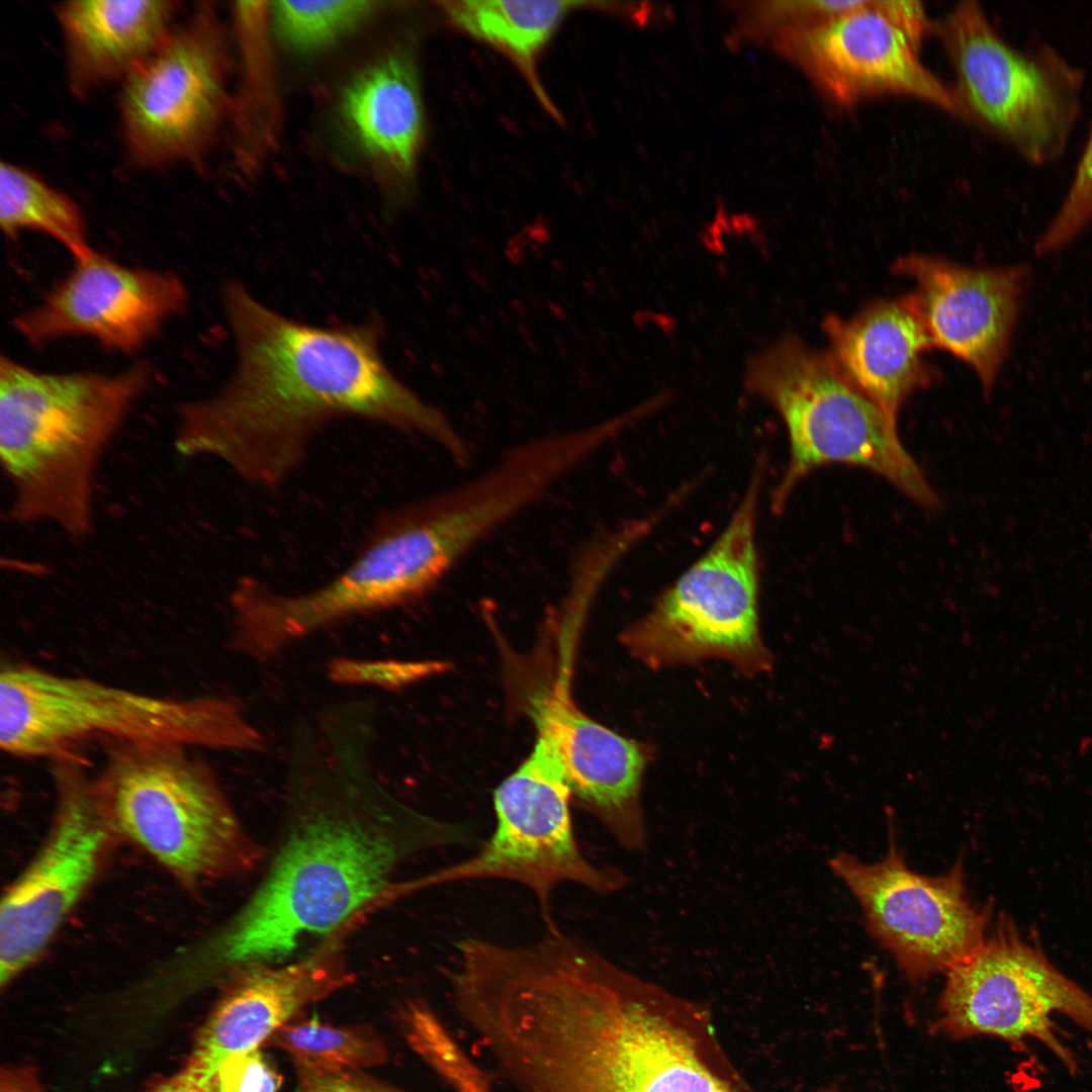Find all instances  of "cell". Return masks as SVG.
<instances>
[{
	"label": "cell",
	"instance_id": "obj_31",
	"mask_svg": "<svg viewBox=\"0 0 1092 1092\" xmlns=\"http://www.w3.org/2000/svg\"><path fill=\"white\" fill-rule=\"evenodd\" d=\"M885 13L910 37L919 49L930 29V21L918 1L880 0Z\"/></svg>",
	"mask_w": 1092,
	"mask_h": 1092
},
{
	"label": "cell",
	"instance_id": "obj_21",
	"mask_svg": "<svg viewBox=\"0 0 1092 1092\" xmlns=\"http://www.w3.org/2000/svg\"><path fill=\"white\" fill-rule=\"evenodd\" d=\"M177 2L73 0L59 5L67 80L76 97L123 81L175 27Z\"/></svg>",
	"mask_w": 1092,
	"mask_h": 1092
},
{
	"label": "cell",
	"instance_id": "obj_8",
	"mask_svg": "<svg viewBox=\"0 0 1092 1092\" xmlns=\"http://www.w3.org/2000/svg\"><path fill=\"white\" fill-rule=\"evenodd\" d=\"M765 473L757 460L722 532L623 631L629 653L652 669L721 659L746 676L771 669L759 625L758 506Z\"/></svg>",
	"mask_w": 1092,
	"mask_h": 1092
},
{
	"label": "cell",
	"instance_id": "obj_15",
	"mask_svg": "<svg viewBox=\"0 0 1092 1092\" xmlns=\"http://www.w3.org/2000/svg\"><path fill=\"white\" fill-rule=\"evenodd\" d=\"M188 302L183 280L167 270L119 264L91 250L73 258L67 275L33 307L14 318L15 331L41 346L87 337L106 349L134 353Z\"/></svg>",
	"mask_w": 1092,
	"mask_h": 1092
},
{
	"label": "cell",
	"instance_id": "obj_5",
	"mask_svg": "<svg viewBox=\"0 0 1092 1092\" xmlns=\"http://www.w3.org/2000/svg\"><path fill=\"white\" fill-rule=\"evenodd\" d=\"M93 742L259 750L263 736L234 701L172 697L9 662L0 673V745L23 759L83 758Z\"/></svg>",
	"mask_w": 1092,
	"mask_h": 1092
},
{
	"label": "cell",
	"instance_id": "obj_17",
	"mask_svg": "<svg viewBox=\"0 0 1092 1092\" xmlns=\"http://www.w3.org/2000/svg\"><path fill=\"white\" fill-rule=\"evenodd\" d=\"M892 268L914 282L910 296L933 347L972 367L989 394L1010 351L1028 265L969 267L910 254Z\"/></svg>",
	"mask_w": 1092,
	"mask_h": 1092
},
{
	"label": "cell",
	"instance_id": "obj_4",
	"mask_svg": "<svg viewBox=\"0 0 1092 1092\" xmlns=\"http://www.w3.org/2000/svg\"><path fill=\"white\" fill-rule=\"evenodd\" d=\"M148 364L117 373L44 372L0 360V459L7 514L81 540L95 529L101 464L151 383Z\"/></svg>",
	"mask_w": 1092,
	"mask_h": 1092
},
{
	"label": "cell",
	"instance_id": "obj_16",
	"mask_svg": "<svg viewBox=\"0 0 1092 1092\" xmlns=\"http://www.w3.org/2000/svg\"><path fill=\"white\" fill-rule=\"evenodd\" d=\"M787 48L837 104L906 95L963 113L948 89L919 60L918 48L885 13L880 0L827 19L793 26Z\"/></svg>",
	"mask_w": 1092,
	"mask_h": 1092
},
{
	"label": "cell",
	"instance_id": "obj_27",
	"mask_svg": "<svg viewBox=\"0 0 1092 1092\" xmlns=\"http://www.w3.org/2000/svg\"><path fill=\"white\" fill-rule=\"evenodd\" d=\"M1092 222V123L1074 174L1058 210L1038 237L1034 252L1054 253L1075 240Z\"/></svg>",
	"mask_w": 1092,
	"mask_h": 1092
},
{
	"label": "cell",
	"instance_id": "obj_13",
	"mask_svg": "<svg viewBox=\"0 0 1092 1092\" xmlns=\"http://www.w3.org/2000/svg\"><path fill=\"white\" fill-rule=\"evenodd\" d=\"M51 763L56 808L50 833L1 902L2 987L43 951L96 878L116 838L98 808L85 760Z\"/></svg>",
	"mask_w": 1092,
	"mask_h": 1092
},
{
	"label": "cell",
	"instance_id": "obj_14",
	"mask_svg": "<svg viewBox=\"0 0 1092 1092\" xmlns=\"http://www.w3.org/2000/svg\"><path fill=\"white\" fill-rule=\"evenodd\" d=\"M221 65L216 32L197 13L121 82V131L134 162L159 167L199 154L220 110Z\"/></svg>",
	"mask_w": 1092,
	"mask_h": 1092
},
{
	"label": "cell",
	"instance_id": "obj_26",
	"mask_svg": "<svg viewBox=\"0 0 1092 1092\" xmlns=\"http://www.w3.org/2000/svg\"><path fill=\"white\" fill-rule=\"evenodd\" d=\"M371 8L364 1H279L274 16L282 38L298 50L321 48L356 24Z\"/></svg>",
	"mask_w": 1092,
	"mask_h": 1092
},
{
	"label": "cell",
	"instance_id": "obj_11",
	"mask_svg": "<svg viewBox=\"0 0 1092 1092\" xmlns=\"http://www.w3.org/2000/svg\"><path fill=\"white\" fill-rule=\"evenodd\" d=\"M939 1027L954 1038L991 1035L1021 1046L1026 1038L1045 1044L1068 1068L1073 1054L1056 1036L1054 1014L1092 1033V996L1029 943L1009 919L969 956L945 972Z\"/></svg>",
	"mask_w": 1092,
	"mask_h": 1092
},
{
	"label": "cell",
	"instance_id": "obj_6",
	"mask_svg": "<svg viewBox=\"0 0 1092 1092\" xmlns=\"http://www.w3.org/2000/svg\"><path fill=\"white\" fill-rule=\"evenodd\" d=\"M171 744H111L91 777L100 812L185 885L233 877L260 856L210 765Z\"/></svg>",
	"mask_w": 1092,
	"mask_h": 1092
},
{
	"label": "cell",
	"instance_id": "obj_30",
	"mask_svg": "<svg viewBox=\"0 0 1092 1092\" xmlns=\"http://www.w3.org/2000/svg\"><path fill=\"white\" fill-rule=\"evenodd\" d=\"M297 1092H408L361 1070H318L295 1067Z\"/></svg>",
	"mask_w": 1092,
	"mask_h": 1092
},
{
	"label": "cell",
	"instance_id": "obj_10",
	"mask_svg": "<svg viewBox=\"0 0 1092 1092\" xmlns=\"http://www.w3.org/2000/svg\"><path fill=\"white\" fill-rule=\"evenodd\" d=\"M571 792L562 767L540 738L525 761L495 789L496 825L476 853L410 882L404 895L455 882L502 879L530 889L547 930L558 927L552 893L563 883L609 895L629 882L623 872L589 861L580 849L569 810Z\"/></svg>",
	"mask_w": 1092,
	"mask_h": 1092
},
{
	"label": "cell",
	"instance_id": "obj_12",
	"mask_svg": "<svg viewBox=\"0 0 1092 1092\" xmlns=\"http://www.w3.org/2000/svg\"><path fill=\"white\" fill-rule=\"evenodd\" d=\"M889 841L877 862L841 851L829 867L859 904L870 934L907 978L945 973L983 942L990 906L969 898L962 857L946 874L925 876L907 866L893 831Z\"/></svg>",
	"mask_w": 1092,
	"mask_h": 1092
},
{
	"label": "cell",
	"instance_id": "obj_23",
	"mask_svg": "<svg viewBox=\"0 0 1092 1092\" xmlns=\"http://www.w3.org/2000/svg\"><path fill=\"white\" fill-rule=\"evenodd\" d=\"M574 1H451L450 20L463 31L499 49L533 76L537 57Z\"/></svg>",
	"mask_w": 1092,
	"mask_h": 1092
},
{
	"label": "cell",
	"instance_id": "obj_19",
	"mask_svg": "<svg viewBox=\"0 0 1092 1092\" xmlns=\"http://www.w3.org/2000/svg\"><path fill=\"white\" fill-rule=\"evenodd\" d=\"M528 711L538 738L553 751L576 801L622 847L645 850L641 791L653 748L587 717L559 688L534 692Z\"/></svg>",
	"mask_w": 1092,
	"mask_h": 1092
},
{
	"label": "cell",
	"instance_id": "obj_22",
	"mask_svg": "<svg viewBox=\"0 0 1092 1092\" xmlns=\"http://www.w3.org/2000/svg\"><path fill=\"white\" fill-rule=\"evenodd\" d=\"M344 115L366 152L410 173L423 138V105L412 57L397 53L359 76L346 90Z\"/></svg>",
	"mask_w": 1092,
	"mask_h": 1092
},
{
	"label": "cell",
	"instance_id": "obj_28",
	"mask_svg": "<svg viewBox=\"0 0 1092 1092\" xmlns=\"http://www.w3.org/2000/svg\"><path fill=\"white\" fill-rule=\"evenodd\" d=\"M435 661L336 657L327 666L329 678L340 685L372 686L388 691L406 687L443 670Z\"/></svg>",
	"mask_w": 1092,
	"mask_h": 1092
},
{
	"label": "cell",
	"instance_id": "obj_3",
	"mask_svg": "<svg viewBox=\"0 0 1092 1092\" xmlns=\"http://www.w3.org/2000/svg\"><path fill=\"white\" fill-rule=\"evenodd\" d=\"M669 1000L610 960L578 965L536 998L514 1041L518 1092H730L667 1017Z\"/></svg>",
	"mask_w": 1092,
	"mask_h": 1092
},
{
	"label": "cell",
	"instance_id": "obj_9",
	"mask_svg": "<svg viewBox=\"0 0 1092 1092\" xmlns=\"http://www.w3.org/2000/svg\"><path fill=\"white\" fill-rule=\"evenodd\" d=\"M963 115L1035 167L1066 153L1081 115L1085 75L1046 44L1005 39L980 3L963 1L939 25Z\"/></svg>",
	"mask_w": 1092,
	"mask_h": 1092
},
{
	"label": "cell",
	"instance_id": "obj_1",
	"mask_svg": "<svg viewBox=\"0 0 1092 1092\" xmlns=\"http://www.w3.org/2000/svg\"><path fill=\"white\" fill-rule=\"evenodd\" d=\"M374 722L333 713L293 728L285 826L277 851L241 909L193 953L199 969L232 977L277 965L318 943L391 898L396 868L464 834L405 808L380 784L371 761Z\"/></svg>",
	"mask_w": 1092,
	"mask_h": 1092
},
{
	"label": "cell",
	"instance_id": "obj_24",
	"mask_svg": "<svg viewBox=\"0 0 1092 1092\" xmlns=\"http://www.w3.org/2000/svg\"><path fill=\"white\" fill-rule=\"evenodd\" d=\"M0 225L8 238L24 231L48 235L73 258L93 250L77 203L33 172L6 162L0 166Z\"/></svg>",
	"mask_w": 1092,
	"mask_h": 1092
},
{
	"label": "cell",
	"instance_id": "obj_20",
	"mask_svg": "<svg viewBox=\"0 0 1092 1092\" xmlns=\"http://www.w3.org/2000/svg\"><path fill=\"white\" fill-rule=\"evenodd\" d=\"M823 329L838 372L895 418L908 396L936 377L923 359L933 344L910 294L872 301L847 320L828 315Z\"/></svg>",
	"mask_w": 1092,
	"mask_h": 1092
},
{
	"label": "cell",
	"instance_id": "obj_32",
	"mask_svg": "<svg viewBox=\"0 0 1092 1092\" xmlns=\"http://www.w3.org/2000/svg\"><path fill=\"white\" fill-rule=\"evenodd\" d=\"M153 1092H202L199 1089L177 1081L174 1077L163 1082Z\"/></svg>",
	"mask_w": 1092,
	"mask_h": 1092
},
{
	"label": "cell",
	"instance_id": "obj_33",
	"mask_svg": "<svg viewBox=\"0 0 1092 1092\" xmlns=\"http://www.w3.org/2000/svg\"><path fill=\"white\" fill-rule=\"evenodd\" d=\"M560 932H563V931H560ZM557 933H559V932H557ZM554 934H556V933H554ZM548 935H550V934H548ZM545 936H547V935H545ZM543 937H544V936H543ZM543 937H542V938H543ZM540 939H541V938H540ZM538 940H539V939H538ZM536 941H537V940H536ZM534 942H535V941H534ZM532 943H533V942H532ZM529 944H531V943H529ZM529 944H528V945H529ZM526 946H527V945H526ZM524 947H525V946H524ZM521 949H522V948H521Z\"/></svg>",
	"mask_w": 1092,
	"mask_h": 1092
},
{
	"label": "cell",
	"instance_id": "obj_7",
	"mask_svg": "<svg viewBox=\"0 0 1092 1092\" xmlns=\"http://www.w3.org/2000/svg\"><path fill=\"white\" fill-rule=\"evenodd\" d=\"M745 384L776 410L788 435V462L771 491L776 514L806 476L829 464L869 470L921 507L937 508L935 491L899 437L897 418L850 385L827 353L785 335L750 358Z\"/></svg>",
	"mask_w": 1092,
	"mask_h": 1092
},
{
	"label": "cell",
	"instance_id": "obj_29",
	"mask_svg": "<svg viewBox=\"0 0 1092 1092\" xmlns=\"http://www.w3.org/2000/svg\"><path fill=\"white\" fill-rule=\"evenodd\" d=\"M281 1076L260 1050L226 1059L218 1068L209 1092H277Z\"/></svg>",
	"mask_w": 1092,
	"mask_h": 1092
},
{
	"label": "cell",
	"instance_id": "obj_25",
	"mask_svg": "<svg viewBox=\"0 0 1092 1092\" xmlns=\"http://www.w3.org/2000/svg\"><path fill=\"white\" fill-rule=\"evenodd\" d=\"M264 1046L287 1053L294 1067L318 1070H361L382 1065L388 1050L366 1025H334L296 1016L277 1029Z\"/></svg>",
	"mask_w": 1092,
	"mask_h": 1092
},
{
	"label": "cell",
	"instance_id": "obj_18",
	"mask_svg": "<svg viewBox=\"0 0 1092 1092\" xmlns=\"http://www.w3.org/2000/svg\"><path fill=\"white\" fill-rule=\"evenodd\" d=\"M341 929L289 964L245 969L197 1034L177 1081L209 1092L219 1066L230 1057L260 1050L307 1005L354 980L342 954Z\"/></svg>",
	"mask_w": 1092,
	"mask_h": 1092
},
{
	"label": "cell",
	"instance_id": "obj_2",
	"mask_svg": "<svg viewBox=\"0 0 1092 1092\" xmlns=\"http://www.w3.org/2000/svg\"><path fill=\"white\" fill-rule=\"evenodd\" d=\"M222 299L237 364L216 394L178 406L180 456L212 458L250 483L274 486L297 468L315 432L344 416L422 435L455 461L467 455L446 418L390 371L377 325L302 323L239 283Z\"/></svg>",
	"mask_w": 1092,
	"mask_h": 1092
}]
</instances>
